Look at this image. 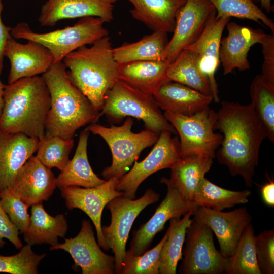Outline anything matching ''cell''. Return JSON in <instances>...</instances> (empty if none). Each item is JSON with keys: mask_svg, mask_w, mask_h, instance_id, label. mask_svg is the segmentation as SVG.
<instances>
[{"mask_svg": "<svg viewBox=\"0 0 274 274\" xmlns=\"http://www.w3.org/2000/svg\"><path fill=\"white\" fill-rule=\"evenodd\" d=\"M216 115L214 129L223 138L215 156L232 176H241L250 187L260 146L266 138L263 124L250 104L223 101Z\"/></svg>", "mask_w": 274, "mask_h": 274, "instance_id": "obj_1", "label": "cell"}, {"mask_svg": "<svg viewBox=\"0 0 274 274\" xmlns=\"http://www.w3.org/2000/svg\"><path fill=\"white\" fill-rule=\"evenodd\" d=\"M42 75L51 97L44 137L73 138L78 129L97 121L99 112L72 83L62 61L53 63Z\"/></svg>", "mask_w": 274, "mask_h": 274, "instance_id": "obj_2", "label": "cell"}, {"mask_svg": "<svg viewBox=\"0 0 274 274\" xmlns=\"http://www.w3.org/2000/svg\"><path fill=\"white\" fill-rule=\"evenodd\" d=\"M0 129L41 140L45 136L51 97L43 77L23 78L5 85Z\"/></svg>", "mask_w": 274, "mask_h": 274, "instance_id": "obj_3", "label": "cell"}, {"mask_svg": "<svg viewBox=\"0 0 274 274\" xmlns=\"http://www.w3.org/2000/svg\"><path fill=\"white\" fill-rule=\"evenodd\" d=\"M72 83L83 93L95 109H102L105 96L118 79V64L113 54L109 36L90 47L81 46L62 60Z\"/></svg>", "mask_w": 274, "mask_h": 274, "instance_id": "obj_4", "label": "cell"}, {"mask_svg": "<svg viewBox=\"0 0 274 274\" xmlns=\"http://www.w3.org/2000/svg\"><path fill=\"white\" fill-rule=\"evenodd\" d=\"M102 115L111 124L120 123L129 117L141 120L146 129L159 135L164 130L175 131L153 95L141 92L118 79L105 96Z\"/></svg>", "mask_w": 274, "mask_h": 274, "instance_id": "obj_5", "label": "cell"}, {"mask_svg": "<svg viewBox=\"0 0 274 274\" xmlns=\"http://www.w3.org/2000/svg\"><path fill=\"white\" fill-rule=\"evenodd\" d=\"M133 124L132 118L128 117L123 125L119 126L112 125L108 127L92 123L86 128L101 136L110 147L112 163L101 173L106 180L121 178L137 160L141 152L154 145L158 139L159 135L149 129H145L139 133L132 132Z\"/></svg>", "mask_w": 274, "mask_h": 274, "instance_id": "obj_6", "label": "cell"}, {"mask_svg": "<svg viewBox=\"0 0 274 274\" xmlns=\"http://www.w3.org/2000/svg\"><path fill=\"white\" fill-rule=\"evenodd\" d=\"M105 23L98 17H84L73 26L47 33H37L27 23L21 22L12 28L11 34L14 39L31 40L44 45L52 54L54 63H57L79 47L92 44L108 36L109 32L104 26Z\"/></svg>", "mask_w": 274, "mask_h": 274, "instance_id": "obj_7", "label": "cell"}, {"mask_svg": "<svg viewBox=\"0 0 274 274\" xmlns=\"http://www.w3.org/2000/svg\"><path fill=\"white\" fill-rule=\"evenodd\" d=\"M160 195L152 189L146 190L138 199L119 196L106 206L111 213V223L102 226V232L109 249L115 257V273L121 274L126 254V245L133 222L148 206L157 202Z\"/></svg>", "mask_w": 274, "mask_h": 274, "instance_id": "obj_8", "label": "cell"}, {"mask_svg": "<svg viewBox=\"0 0 274 274\" xmlns=\"http://www.w3.org/2000/svg\"><path fill=\"white\" fill-rule=\"evenodd\" d=\"M164 115L179 134L181 157L199 154L215 158L223 138L214 132L216 112L208 106L190 116L169 112Z\"/></svg>", "mask_w": 274, "mask_h": 274, "instance_id": "obj_9", "label": "cell"}, {"mask_svg": "<svg viewBox=\"0 0 274 274\" xmlns=\"http://www.w3.org/2000/svg\"><path fill=\"white\" fill-rule=\"evenodd\" d=\"M179 268L182 274H220L227 258L216 248L213 231L204 223L193 218L188 227Z\"/></svg>", "mask_w": 274, "mask_h": 274, "instance_id": "obj_10", "label": "cell"}, {"mask_svg": "<svg viewBox=\"0 0 274 274\" xmlns=\"http://www.w3.org/2000/svg\"><path fill=\"white\" fill-rule=\"evenodd\" d=\"M168 130L162 131L147 156L141 162L134 161L131 169L119 179L116 189L123 196L135 199L140 184L153 174L172 167L181 158L180 142Z\"/></svg>", "mask_w": 274, "mask_h": 274, "instance_id": "obj_11", "label": "cell"}, {"mask_svg": "<svg viewBox=\"0 0 274 274\" xmlns=\"http://www.w3.org/2000/svg\"><path fill=\"white\" fill-rule=\"evenodd\" d=\"M160 182L166 185L167 193L150 219L133 231L128 250L134 255H141L148 249L155 235L162 230L167 221L181 218L199 207L185 199L168 178H161Z\"/></svg>", "mask_w": 274, "mask_h": 274, "instance_id": "obj_12", "label": "cell"}, {"mask_svg": "<svg viewBox=\"0 0 274 274\" xmlns=\"http://www.w3.org/2000/svg\"><path fill=\"white\" fill-rule=\"evenodd\" d=\"M119 181V179L113 178L95 187L70 186L60 190L61 196L68 210L78 209L91 220L96 231L98 244L105 250L109 249L102 232V213L112 199L123 196V193L116 189Z\"/></svg>", "mask_w": 274, "mask_h": 274, "instance_id": "obj_13", "label": "cell"}, {"mask_svg": "<svg viewBox=\"0 0 274 274\" xmlns=\"http://www.w3.org/2000/svg\"><path fill=\"white\" fill-rule=\"evenodd\" d=\"M61 249L68 252L82 274L115 273V257L104 253L97 242L89 221L84 220L78 234L64 239L63 243L50 247V250Z\"/></svg>", "mask_w": 274, "mask_h": 274, "instance_id": "obj_14", "label": "cell"}, {"mask_svg": "<svg viewBox=\"0 0 274 274\" xmlns=\"http://www.w3.org/2000/svg\"><path fill=\"white\" fill-rule=\"evenodd\" d=\"M214 11L208 0L186 1L177 13L173 35L165 50L164 61L168 64L173 62L186 46L199 37Z\"/></svg>", "mask_w": 274, "mask_h": 274, "instance_id": "obj_15", "label": "cell"}, {"mask_svg": "<svg viewBox=\"0 0 274 274\" xmlns=\"http://www.w3.org/2000/svg\"><path fill=\"white\" fill-rule=\"evenodd\" d=\"M215 10L199 37L184 49L190 53L200 70L208 78L213 100L218 102L220 98L215 73L220 63L219 48L222 33L230 18H217Z\"/></svg>", "mask_w": 274, "mask_h": 274, "instance_id": "obj_16", "label": "cell"}, {"mask_svg": "<svg viewBox=\"0 0 274 274\" xmlns=\"http://www.w3.org/2000/svg\"><path fill=\"white\" fill-rule=\"evenodd\" d=\"M193 218L207 225L215 234L220 252L226 258L234 252L238 242L252 218L245 207L224 212L205 207H198Z\"/></svg>", "mask_w": 274, "mask_h": 274, "instance_id": "obj_17", "label": "cell"}, {"mask_svg": "<svg viewBox=\"0 0 274 274\" xmlns=\"http://www.w3.org/2000/svg\"><path fill=\"white\" fill-rule=\"evenodd\" d=\"M26 44L16 41L11 35L6 41L4 56L10 60L8 84L18 80L43 74L54 63L53 56L44 45L27 40Z\"/></svg>", "mask_w": 274, "mask_h": 274, "instance_id": "obj_18", "label": "cell"}, {"mask_svg": "<svg viewBox=\"0 0 274 274\" xmlns=\"http://www.w3.org/2000/svg\"><path fill=\"white\" fill-rule=\"evenodd\" d=\"M56 188V178L51 169L33 155L21 168L10 187L29 207L49 200Z\"/></svg>", "mask_w": 274, "mask_h": 274, "instance_id": "obj_19", "label": "cell"}, {"mask_svg": "<svg viewBox=\"0 0 274 274\" xmlns=\"http://www.w3.org/2000/svg\"><path fill=\"white\" fill-rule=\"evenodd\" d=\"M227 35L221 39L219 58L224 75L234 69L245 71L250 68L248 53L255 44H261L267 35L259 29L228 22L226 25Z\"/></svg>", "mask_w": 274, "mask_h": 274, "instance_id": "obj_20", "label": "cell"}, {"mask_svg": "<svg viewBox=\"0 0 274 274\" xmlns=\"http://www.w3.org/2000/svg\"><path fill=\"white\" fill-rule=\"evenodd\" d=\"M117 0H47L42 5L38 21L53 27L61 20L94 16L110 22Z\"/></svg>", "mask_w": 274, "mask_h": 274, "instance_id": "obj_21", "label": "cell"}, {"mask_svg": "<svg viewBox=\"0 0 274 274\" xmlns=\"http://www.w3.org/2000/svg\"><path fill=\"white\" fill-rule=\"evenodd\" d=\"M39 140L0 129V192L10 188L19 171L37 152Z\"/></svg>", "mask_w": 274, "mask_h": 274, "instance_id": "obj_22", "label": "cell"}, {"mask_svg": "<svg viewBox=\"0 0 274 274\" xmlns=\"http://www.w3.org/2000/svg\"><path fill=\"white\" fill-rule=\"evenodd\" d=\"M153 97L160 109L186 116L202 110L213 100L210 95L171 81L162 85Z\"/></svg>", "mask_w": 274, "mask_h": 274, "instance_id": "obj_23", "label": "cell"}, {"mask_svg": "<svg viewBox=\"0 0 274 274\" xmlns=\"http://www.w3.org/2000/svg\"><path fill=\"white\" fill-rule=\"evenodd\" d=\"M118 64V79L145 94L153 95L169 81V64L165 61H137Z\"/></svg>", "mask_w": 274, "mask_h": 274, "instance_id": "obj_24", "label": "cell"}, {"mask_svg": "<svg viewBox=\"0 0 274 274\" xmlns=\"http://www.w3.org/2000/svg\"><path fill=\"white\" fill-rule=\"evenodd\" d=\"M133 9L129 12L134 19L153 31H174L176 16L187 0H128Z\"/></svg>", "mask_w": 274, "mask_h": 274, "instance_id": "obj_25", "label": "cell"}, {"mask_svg": "<svg viewBox=\"0 0 274 274\" xmlns=\"http://www.w3.org/2000/svg\"><path fill=\"white\" fill-rule=\"evenodd\" d=\"M89 133L86 129L81 132L72 159L70 160L56 178L57 187L60 190L70 186L93 187L106 181L96 175L89 163L87 156Z\"/></svg>", "mask_w": 274, "mask_h": 274, "instance_id": "obj_26", "label": "cell"}, {"mask_svg": "<svg viewBox=\"0 0 274 274\" xmlns=\"http://www.w3.org/2000/svg\"><path fill=\"white\" fill-rule=\"evenodd\" d=\"M30 223L23 233L24 241L31 246L48 244L53 247L58 244V238H64L68 230L67 220L63 214L52 216L42 203L32 206Z\"/></svg>", "mask_w": 274, "mask_h": 274, "instance_id": "obj_27", "label": "cell"}, {"mask_svg": "<svg viewBox=\"0 0 274 274\" xmlns=\"http://www.w3.org/2000/svg\"><path fill=\"white\" fill-rule=\"evenodd\" d=\"M213 158L199 154L181 157L170 168L168 181L187 200L193 202L195 191L210 169Z\"/></svg>", "mask_w": 274, "mask_h": 274, "instance_id": "obj_28", "label": "cell"}, {"mask_svg": "<svg viewBox=\"0 0 274 274\" xmlns=\"http://www.w3.org/2000/svg\"><path fill=\"white\" fill-rule=\"evenodd\" d=\"M167 32L153 31L136 42H124L113 48L118 64L137 61H164V52L169 41Z\"/></svg>", "mask_w": 274, "mask_h": 274, "instance_id": "obj_29", "label": "cell"}, {"mask_svg": "<svg viewBox=\"0 0 274 274\" xmlns=\"http://www.w3.org/2000/svg\"><path fill=\"white\" fill-rule=\"evenodd\" d=\"M194 211H190L183 218L170 219L168 235L160 253L159 274H176L179 261L182 257V249L186 230L192 222Z\"/></svg>", "mask_w": 274, "mask_h": 274, "instance_id": "obj_30", "label": "cell"}, {"mask_svg": "<svg viewBox=\"0 0 274 274\" xmlns=\"http://www.w3.org/2000/svg\"><path fill=\"white\" fill-rule=\"evenodd\" d=\"M251 194V192L247 189L234 191L224 189L204 177L195 191L193 202L199 207L222 211L237 204L247 203Z\"/></svg>", "mask_w": 274, "mask_h": 274, "instance_id": "obj_31", "label": "cell"}, {"mask_svg": "<svg viewBox=\"0 0 274 274\" xmlns=\"http://www.w3.org/2000/svg\"><path fill=\"white\" fill-rule=\"evenodd\" d=\"M167 77L169 81L181 83L203 94L211 95L208 78L200 70L187 49H183L176 59L169 64Z\"/></svg>", "mask_w": 274, "mask_h": 274, "instance_id": "obj_32", "label": "cell"}, {"mask_svg": "<svg viewBox=\"0 0 274 274\" xmlns=\"http://www.w3.org/2000/svg\"><path fill=\"white\" fill-rule=\"evenodd\" d=\"M255 230L251 223L246 228L233 254L227 258L226 274H261L257 263Z\"/></svg>", "mask_w": 274, "mask_h": 274, "instance_id": "obj_33", "label": "cell"}, {"mask_svg": "<svg viewBox=\"0 0 274 274\" xmlns=\"http://www.w3.org/2000/svg\"><path fill=\"white\" fill-rule=\"evenodd\" d=\"M253 109L262 122L266 138L274 142V86L266 82L261 74L252 81L250 89Z\"/></svg>", "mask_w": 274, "mask_h": 274, "instance_id": "obj_34", "label": "cell"}, {"mask_svg": "<svg viewBox=\"0 0 274 274\" xmlns=\"http://www.w3.org/2000/svg\"><path fill=\"white\" fill-rule=\"evenodd\" d=\"M214 6L217 18L234 17L263 24L274 32V23L252 0H208Z\"/></svg>", "mask_w": 274, "mask_h": 274, "instance_id": "obj_35", "label": "cell"}, {"mask_svg": "<svg viewBox=\"0 0 274 274\" xmlns=\"http://www.w3.org/2000/svg\"><path fill=\"white\" fill-rule=\"evenodd\" d=\"M73 138L59 136L44 137L39 140L36 156L46 167L62 170L70 161L74 146Z\"/></svg>", "mask_w": 274, "mask_h": 274, "instance_id": "obj_36", "label": "cell"}, {"mask_svg": "<svg viewBox=\"0 0 274 274\" xmlns=\"http://www.w3.org/2000/svg\"><path fill=\"white\" fill-rule=\"evenodd\" d=\"M168 231L153 248L135 256L126 251L121 274H159L160 253L167 238Z\"/></svg>", "mask_w": 274, "mask_h": 274, "instance_id": "obj_37", "label": "cell"}, {"mask_svg": "<svg viewBox=\"0 0 274 274\" xmlns=\"http://www.w3.org/2000/svg\"><path fill=\"white\" fill-rule=\"evenodd\" d=\"M31 246L26 244L17 254L0 255V272L11 274H37L38 268L46 254L35 253Z\"/></svg>", "mask_w": 274, "mask_h": 274, "instance_id": "obj_38", "label": "cell"}, {"mask_svg": "<svg viewBox=\"0 0 274 274\" xmlns=\"http://www.w3.org/2000/svg\"><path fill=\"white\" fill-rule=\"evenodd\" d=\"M0 203L20 233H24L30 223L29 207L10 188L0 192Z\"/></svg>", "mask_w": 274, "mask_h": 274, "instance_id": "obj_39", "label": "cell"}, {"mask_svg": "<svg viewBox=\"0 0 274 274\" xmlns=\"http://www.w3.org/2000/svg\"><path fill=\"white\" fill-rule=\"evenodd\" d=\"M258 265L261 274L274 273V230H264L255 237Z\"/></svg>", "mask_w": 274, "mask_h": 274, "instance_id": "obj_40", "label": "cell"}, {"mask_svg": "<svg viewBox=\"0 0 274 274\" xmlns=\"http://www.w3.org/2000/svg\"><path fill=\"white\" fill-rule=\"evenodd\" d=\"M262 46L263 62L262 74L263 79L274 86V35H267L261 43Z\"/></svg>", "mask_w": 274, "mask_h": 274, "instance_id": "obj_41", "label": "cell"}, {"mask_svg": "<svg viewBox=\"0 0 274 274\" xmlns=\"http://www.w3.org/2000/svg\"><path fill=\"white\" fill-rule=\"evenodd\" d=\"M20 232L11 222L8 214L0 203V248L5 244L4 239H8L17 249H20L23 244L19 237Z\"/></svg>", "mask_w": 274, "mask_h": 274, "instance_id": "obj_42", "label": "cell"}, {"mask_svg": "<svg viewBox=\"0 0 274 274\" xmlns=\"http://www.w3.org/2000/svg\"><path fill=\"white\" fill-rule=\"evenodd\" d=\"M2 0H0V65L3 66L4 49L6 41L11 35V27L6 26L3 22L1 18L2 12L3 10Z\"/></svg>", "mask_w": 274, "mask_h": 274, "instance_id": "obj_43", "label": "cell"}, {"mask_svg": "<svg viewBox=\"0 0 274 274\" xmlns=\"http://www.w3.org/2000/svg\"><path fill=\"white\" fill-rule=\"evenodd\" d=\"M261 196L262 200L267 206H274V182L270 180L261 188Z\"/></svg>", "mask_w": 274, "mask_h": 274, "instance_id": "obj_44", "label": "cell"}, {"mask_svg": "<svg viewBox=\"0 0 274 274\" xmlns=\"http://www.w3.org/2000/svg\"><path fill=\"white\" fill-rule=\"evenodd\" d=\"M3 66L0 65V76L2 73ZM5 85L4 84L0 79V118L2 115L4 105V91L5 88Z\"/></svg>", "mask_w": 274, "mask_h": 274, "instance_id": "obj_45", "label": "cell"}, {"mask_svg": "<svg viewBox=\"0 0 274 274\" xmlns=\"http://www.w3.org/2000/svg\"><path fill=\"white\" fill-rule=\"evenodd\" d=\"M259 1L261 7L267 12L269 13L272 10L271 0H252Z\"/></svg>", "mask_w": 274, "mask_h": 274, "instance_id": "obj_46", "label": "cell"}, {"mask_svg": "<svg viewBox=\"0 0 274 274\" xmlns=\"http://www.w3.org/2000/svg\"></svg>", "mask_w": 274, "mask_h": 274, "instance_id": "obj_47", "label": "cell"}]
</instances>
